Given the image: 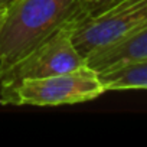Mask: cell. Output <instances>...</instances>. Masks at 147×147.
I'll list each match as a JSON object with an SVG mask.
<instances>
[{"mask_svg": "<svg viewBox=\"0 0 147 147\" xmlns=\"http://www.w3.org/2000/svg\"><path fill=\"white\" fill-rule=\"evenodd\" d=\"M13 0H0V7H6L7 5H10Z\"/></svg>", "mask_w": 147, "mask_h": 147, "instance_id": "cell-9", "label": "cell"}, {"mask_svg": "<svg viewBox=\"0 0 147 147\" xmlns=\"http://www.w3.org/2000/svg\"><path fill=\"white\" fill-rule=\"evenodd\" d=\"M84 18L71 19L35 46L29 53L0 74V95L12 91L25 80H38L72 71L85 63L72 42V33Z\"/></svg>", "mask_w": 147, "mask_h": 147, "instance_id": "cell-3", "label": "cell"}, {"mask_svg": "<svg viewBox=\"0 0 147 147\" xmlns=\"http://www.w3.org/2000/svg\"><path fill=\"white\" fill-rule=\"evenodd\" d=\"M105 92L98 72L87 63L58 75L25 80L12 91L0 95L3 105L55 107L87 102Z\"/></svg>", "mask_w": 147, "mask_h": 147, "instance_id": "cell-2", "label": "cell"}, {"mask_svg": "<svg viewBox=\"0 0 147 147\" xmlns=\"http://www.w3.org/2000/svg\"><path fill=\"white\" fill-rule=\"evenodd\" d=\"M147 25V0H125L102 13L84 18L72 33L80 55L111 45Z\"/></svg>", "mask_w": 147, "mask_h": 147, "instance_id": "cell-4", "label": "cell"}, {"mask_svg": "<svg viewBox=\"0 0 147 147\" xmlns=\"http://www.w3.org/2000/svg\"><path fill=\"white\" fill-rule=\"evenodd\" d=\"M80 16L81 0H13L0 25V74Z\"/></svg>", "mask_w": 147, "mask_h": 147, "instance_id": "cell-1", "label": "cell"}, {"mask_svg": "<svg viewBox=\"0 0 147 147\" xmlns=\"http://www.w3.org/2000/svg\"><path fill=\"white\" fill-rule=\"evenodd\" d=\"M120 5H121V3H120Z\"/></svg>", "mask_w": 147, "mask_h": 147, "instance_id": "cell-10", "label": "cell"}, {"mask_svg": "<svg viewBox=\"0 0 147 147\" xmlns=\"http://www.w3.org/2000/svg\"><path fill=\"white\" fill-rule=\"evenodd\" d=\"M143 59H147V25L111 45L95 49L85 58V63L100 72Z\"/></svg>", "mask_w": 147, "mask_h": 147, "instance_id": "cell-5", "label": "cell"}, {"mask_svg": "<svg viewBox=\"0 0 147 147\" xmlns=\"http://www.w3.org/2000/svg\"><path fill=\"white\" fill-rule=\"evenodd\" d=\"M123 2H125V0H81V12L84 18L95 16Z\"/></svg>", "mask_w": 147, "mask_h": 147, "instance_id": "cell-7", "label": "cell"}, {"mask_svg": "<svg viewBox=\"0 0 147 147\" xmlns=\"http://www.w3.org/2000/svg\"><path fill=\"white\" fill-rule=\"evenodd\" d=\"M5 15H6V7H0V25H2V22L5 19Z\"/></svg>", "mask_w": 147, "mask_h": 147, "instance_id": "cell-8", "label": "cell"}, {"mask_svg": "<svg viewBox=\"0 0 147 147\" xmlns=\"http://www.w3.org/2000/svg\"><path fill=\"white\" fill-rule=\"evenodd\" d=\"M105 91L147 90V59L98 72Z\"/></svg>", "mask_w": 147, "mask_h": 147, "instance_id": "cell-6", "label": "cell"}]
</instances>
